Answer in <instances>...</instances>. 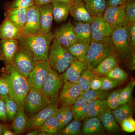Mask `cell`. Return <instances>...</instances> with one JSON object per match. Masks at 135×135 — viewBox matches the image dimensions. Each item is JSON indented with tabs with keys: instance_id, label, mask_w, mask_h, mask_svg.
I'll return each instance as SVG.
<instances>
[{
	"instance_id": "obj_1",
	"label": "cell",
	"mask_w": 135,
	"mask_h": 135,
	"mask_svg": "<svg viewBox=\"0 0 135 135\" xmlns=\"http://www.w3.org/2000/svg\"><path fill=\"white\" fill-rule=\"evenodd\" d=\"M1 72L8 84V97L16 103L18 110L24 109L26 98L30 89L27 79L19 72L12 64L5 65Z\"/></svg>"
},
{
	"instance_id": "obj_2",
	"label": "cell",
	"mask_w": 135,
	"mask_h": 135,
	"mask_svg": "<svg viewBox=\"0 0 135 135\" xmlns=\"http://www.w3.org/2000/svg\"><path fill=\"white\" fill-rule=\"evenodd\" d=\"M54 38V34L50 31L47 33L37 34L31 36H22L18 43L25 46L38 61H48L51 44Z\"/></svg>"
},
{
	"instance_id": "obj_3",
	"label": "cell",
	"mask_w": 135,
	"mask_h": 135,
	"mask_svg": "<svg viewBox=\"0 0 135 135\" xmlns=\"http://www.w3.org/2000/svg\"><path fill=\"white\" fill-rule=\"evenodd\" d=\"M76 59L67 49L53 39L48 55V62L51 67L59 73H64Z\"/></svg>"
},
{
	"instance_id": "obj_4",
	"label": "cell",
	"mask_w": 135,
	"mask_h": 135,
	"mask_svg": "<svg viewBox=\"0 0 135 135\" xmlns=\"http://www.w3.org/2000/svg\"><path fill=\"white\" fill-rule=\"evenodd\" d=\"M114 52L111 37L103 41H91L85 59L88 68L93 70L102 60Z\"/></svg>"
},
{
	"instance_id": "obj_5",
	"label": "cell",
	"mask_w": 135,
	"mask_h": 135,
	"mask_svg": "<svg viewBox=\"0 0 135 135\" xmlns=\"http://www.w3.org/2000/svg\"><path fill=\"white\" fill-rule=\"evenodd\" d=\"M37 61L25 46L18 43V47L12 64L20 73L27 79L33 70Z\"/></svg>"
},
{
	"instance_id": "obj_6",
	"label": "cell",
	"mask_w": 135,
	"mask_h": 135,
	"mask_svg": "<svg viewBox=\"0 0 135 135\" xmlns=\"http://www.w3.org/2000/svg\"><path fill=\"white\" fill-rule=\"evenodd\" d=\"M115 55L118 60L127 58L135 51V48L131 46L128 41L126 26L115 29L111 36Z\"/></svg>"
},
{
	"instance_id": "obj_7",
	"label": "cell",
	"mask_w": 135,
	"mask_h": 135,
	"mask_svg": "<svg viewBox=\"0 0 135 135\" xmlns=\"http://www.w3.org/2000/svg\"><path fill=\"white\" fill-rule=\"evenodd\" d=\"M64 81L61 75L51 68L42 89V91L52 103L57 102Z\"/></svg>"
},
{
	"instance_id": "obj_8",
	"label": "cell",
	"mask_w": 135,
	"mask_h": 135,
	"mask_svg": "<svg viewBox=\"0 0 135 135\" xmlns=\"http://www.w3.org/2000/svg\"><path fill=\"white\" fill-rule=\"evenodd\" d=\"M51 103L42 91L30 88L26 98L24 110L31 116Z\"/></svg>"
},
{
	"instance_id": "obj_9",
	"label": "cell",
	"mask_w": 135,
	"mask_h": 135,
	"mask_svg": "<svg viewBox=\"0 0 135 135\" xmlns=\"http://www.w3.org/2000/svg\"><path fill=\"white\" fill-rule=\"evenodd\" d=\"M51 68L48 61H38L27 78L30 88L42 91L43 84Z\"/></svg>"
},
{
	"instance_id": "obj_10",
	"label": "cell",
	"mask_w": 135,
	"mask_h": 135,
	"mask_svg": "<svg viewBox=\"0 0 135 135\" xmlns=\"http://www.w3.org/2000/svg\"><path fill=\"white\" fill-rule=\"evenodd\" d=\"M102 16L114 29L126 26L130 22L125 11V4L107 6Z\"/></svg>"
},
{
	"instance_id": "obj_11",
	"label": "cell",
	"mask_w": 135,
	"mask_h": 135,
	"mask_svg": "<svg viewBox=\"0 0 135 135\" xmlns=\"http://www.w3.org/2000/svg\"><path fill=\"white\" fill-rule=\"evenodd\" d=\"M92 41H100L111 37L115 29L107 22L103 16H93L90 24Z\"/></svg>"
},
{
	"instance_id": "obj_12",
	"label": "cell",
	"mask_w": 135,
	"mask_h": 135,
	"mask_svg": "<svg viewBox=\"0 0 135 135\" xmlns=\"http://www.w3.org/2000/svg\"><path fill=\"white\" fill-rule=\"evenodd\" d=\"M58 109L57 101L37 112L27 120L25 131H28L39 128L46 120L56 114Z\"/></svg>"
},
{
	"instance_id": "obj_13",
	"label": "cell",
	"mask_w": 135,
	"mask_h": 135,
	"mask_svg": "<svg viewBox=\"0 0 135 135\" xmlns=\"http://www.w3.org/2000/svg\"><path fill=\"white\" fill-rule=\"evenodd\" d=\"M83 92L77 83H64L59 96L57 103L61 107L72 106L75 103Z\"/></svg>"
},
{
	"instance_id": "obj_14",
	"label": "cell",
	"mask_w": 135,
	"mask_h": 135,
	"mask_svg": "<svg viewBox=\"0 0 135 135\" xmlns=\"http://www.w3.org/2000/svg\"><path fill=\"white\" fill-rule=\"evenodd\" d=\"M39 30L40 12L39 7L34 4L27 11L25 23L23 29L22 36L37 34L39 33Z\"/></svg>"
},
{
	"instance_id": "obj_15",
	"label": "cell",
	"mask_w": 135,
	"mask_h": 135,
	"mask_svg": "<svg viewBox=\"0 0 135 135\" xmlns=\"http://www.w3.org/2000/svg\"><path fill=\"white\" fill-rule=\"evenodd\" d=\"M53 34L54 38L66 48H68L77 42L72 24L70 20L56 29Z\"/></svg>"
},
{
	"instance_id": "obj_16",
	"label": "cell",
	"mask_w": 135,
	"mask_h": 135,
	"mask_svg": "<svg viewBox=\"0 0 135 135\" xmlns=\"http://www.w3.org/2000/svg\"><path fill=\"white\" fill-rule=\"evenodd\" d=\"M88 68L85 60H75L61 75L64 83H77L83 72Z\"/></svg>"
},
{
	"instance_id": "obj_17",
	"label": "cell",
	"mask_w": 135,
	"mask_h": 135,
	"mask_svg": "<svg viewBox=\"0 0 135 135\" xmlns=\"http://www.w3.org/2000/svg\"><path fill=\"white\" fill-rule=\"evenodd\" d=\"M18 47V40L1 39L0 40V60L5 65L13 63Z\"/></svg>"
},
{
	"instance_id": "obj_18",
	"label": "cell",
	"mask_w": 135,
	"mask_h": 135,
	"mask_svg": "<svg viewBox=\"0 0 135 135\" xmlns=\"http://www.w3.org/2000/svg\"><path fill=\"white\" fill-rule=\"evenodd\" d=\"M69 10L70 15L75 21L92 23L93 16L87 9L83 0H70Z\"/></svg>"
},
{
	"instance_id": "obj_19",
	"label": "cell",
	"mask_w": 135,
	"mask_h": 135,
	"mask_svg": "<svg viewBox=\"0 0 135 135\" xmlns=\"http://www.w3.org/2000/svg\"><path fill=\"white\" fill-rule=\"evenodd\" d=\"M40 12L39 34H45L51 31L53 19L52 3L39 7Z\"/></svg>"
},
{
	"instance_id": "obj_20",
	"label": "cell",
	"mask_w": 135,
	"mask_h": 135,
	"mask_svg": "<svg viewBox=\"0 0 135 135\" xmlns=\"http://www.w3.org/2000/svg\"><path fill=\"white\" fill-rule=\"evenodd\" d=\"M30 7L5 8V18L9 20L17 27L23 29L26 20L27 13Z\"/></svg>"
},
{
	"instance_id": "obj_21",
	"label": "cell",
	"mask_w": 135,
	"mask_h": 135,
	"mask_svg": "<svg viewBox=\"0 0 135 135\" xmlns=\"http://www.w3.org/2000/svg\"><path fill=\"white\" fill-rule=\"evenodd\" d=\"M72 24L77 42L90 44L92 41L90 24L76 21Z\"/></svg>"
},
{
	"instance_id": "obj_22",
	"label": "cell",
	"mask_w": 135,
	"mask_h": 135,
	"mask_svg": "<svg viewBox=\"0 0 135 135\" xmlns=\"http://www.w3.org/2000/svg\"><path fill=\"white\" fill-rule=\"evenodd\" d=\"M23 29L5 18L0 24V39L19 40L22 36Z\"/></svg>"
},
{
	"instance_id": "obj_23",
	"label": "cell",
	"mask_w": 135,
	"mask_h": 135,
	"mask_svg": "<svg viewBox=\"0 0 135 135\" xmlns=\"http://www.w3.org/2000/svg\"><path fill=\"white\" fill-rule=\"evenodd\" d=\"M118 59L115 53L104 59L92 70L95 74L105 76L109 71L118 65Z\"/></svg>"
},
{
	"instance_id": "obj_24",
	"label": "cell",
	"mask_w": 135,
	"mask_h": 135,
	"mask_svg": "<svg viewBox=\"0 0 135 135\" xmlns=\"http://www.w3.org/2000/svg\"><path fill=\"white\" fill-rule=\"evenodd\" d=\"M52 5L54 20L58 23L66 20L70 15V3L54 0Z\"/></svg>"
},
{
	"instance_id": "obj_25",
	"label": "cell",
	"mask_w": 135,
	"mask_h": 135,
	"mask_svg": "<svg viewBox=\"0 0 135 135\" xmlns=\"http://www.w3.org/2000/svg\"><path fill=\"white\" fill-rule=\"evenodd\" d=\"M82 128L84 135H92L103 133V126L99 117H88L84 120Z\"/></svg>"
},
{
	"instance_id": "obj_26",
	"label": "cell",
	"mask_w": 135,
	"mask_h": 135,
	"mask_svg": "<svg viewBox=\"0 0 135 135\" xmlns=\"http://www.w3.org/2000/svg\"><path fill=\"white\" fill-rule=\"evenodd\" d=\"M99 118L102 125L109 133H118L120 130L119 127L112 113V110L109 107Z\"/></svg>"
},
{
	"instance_id": "obj_27",
	"label": "cell",
	"mask_w": 135,
	"mask_h": 135,
	"mask_svg": "<svg viewBox=\"0 0 135 135\" xmlns=\"http://www.w3.org/2000/svg\"><path fill=\"white\" fill-rule=\"evenodd\" d=\"M88 12L93 16H103L107 7L106 0H83Z\"/></svg>"
},
{
	"instance_id": "obj_28",
	"label": "cell",
	"mask_w": 135,
	"mask_h": 135,
	"mask_svg": "<svg viewBox=\"0 0 135 135\" xmlns=\"http://www.w3.org/2000/svg\"><path fill=\"white\" fill-rule=\"evenodd\" d=\"M88 102L80 96L75 103L72 105V111L74 119L81 121L88 115Z\"/></svg>"
},
{
	"instance_id": "obj_29",
	"label": "cell",
	"mask_w": 135,
	"mask_h": 135,
	"mask_svg": "<svg viewBox=\"0 0 135 135\" xmlns=\"http://www.w3.org/2000/svg\"><path fill=\"white\" fill-rule=\"evenodd\" d=\"M88 117H99L108 108L106 99H99L88 102Z\"/></svg>"
},
{
	"instance_id": "obj_30",
	"label": "cell",
	"mask_w": 135,
	"mask_h": 135,
	"mask_svg": "<svg viewBox=\"0 0 135 135\" xmlns=\"http://www.w3.org/2000/svg\"><path fill=\"white\" fill-rule=\"evenodd\" d=\"M27 120L24 109L18 110L13 120L12 128L13 132L16 134L23 133L25 131Z\"/></svg>"
},
{
	"instance_id": "obj_31",
	"label": "cell",
	"mask_w": 135,
	"mask_h": 135,
	"mask_svg": "<svg viewBox=\"0 0 135 135\" xmlns=\"http://www.w3.org/2000/svg\"><path fill=\"white\" fill-rule=\"evenodd\" d=\"M38 129L40 132H44L48 135H56L60 131V124L55 114L46 120Z\"/></svg>"
},
{
	"instance_id": "obj_32",
	"label": "cell",
	"mask_w": 135,
	"mask_h": 135,
	"mask_svg": "<svg viewBox=\"0 0 135 135\" xmlns=\"http://www.w3.org/2000/svg\"><path fill=\"white\" fill-rule=\"evenodd\" d=\"M89 45L77 42L72 44L67 49L76 60H85Z\"/></svg>"
},
{
	"instance_id": "obj_33",
	"label": "cell",
	"mask_w": 135,
	"mask_h": 135,
	"mask_svg": "<svg viewBox=\"0 0 135 135\" xmlns=\"http://www.w3.org/2000/svg\"><path fill=\"white\" fill-rule=\"evenodd\" d=\"M112 111L116 121L120 125L123 120L132 116L133 112L132 107L128 103L119 105L117 109Z\"/></svg>"
},
{
	"instance_id": "obj_34",
	"label": "cell",
	"mask_w": 135,
	"mask_h": 135,
	"mask_svg": "<svg viewBox=\"0 0 135 135\" xmlns=\"http://www.w3.org/2000/svg\"><path fill=\"white\" fill-rule=\"evenodd\" d=\"M110 93L108 90L101 89L96 90L90 89L86 91H83L80 97L88 102L99 99H106Z\"/></svg>"
},
{
	"instance_id": "obj_35",
	"label": "cell",
	"mask_w": 135,
	"mask_h": 135,
	"mask_svg": "<svg viewBox=\"0 0 135 135\" xmlns=\"http://www.w3.org/2000/svg\"><path fill=\"white\" fill-rule=\"evenodd\" d=\"M81 121L74 120L70 123L59 131V134L63 135H79L82 134Z\"/></svg>"
},
{
	"instance_id": "obj_36",
	"label": "cell",
	"mask_w": 135,
	"mask_h": 135,
	"mask_svg": "<svg viewBox=\"0 0 135 135\" xmlns=\"http://www.w3.org/2000/svg\"><path fill=\"white\" fill-rule=\"evenodd\" d=\"M94 75L95 74L93 71L88 68L83 72L77 82L83 91H86L90 89V83Z\"/></svg>"
},
{
	"instance_id": "obj_37",
	"label": "cell",
	"mask_w": 135,
	"mask_h": 135,
	"mask_svg": "<svg viewBox=\"0 0 135 135\" xmlns=\"http://www.w3.org/2000/svg\"><path fill=\"white\" fill-rule=\"evenodd\" d=\"M135 85V81H131L128 83L125 88L122 89L119 96V105L127 103L130 101Z\"/></svg>"
},
{
	"instance_id": "obj_38",
	"label": "cell",
	"mask_w": 135,
	"mask_h": 135,
	"mask_svg": "<svg viewBox=\"0 0 135 135\" xmlns=\"http://www.w3.org/2000/svg\"><path fill=\"white\" fill-rule=\"evenodd\" d=\"M3 99L6 104L8 120L12 121L18 111L17 105L8 96L5 97Z\"/></svg>"
},
{
	"instance_id": "obj_39",
	"label": "cell",
	"mask_w": 135,
	"mask_h": 135,
	"mask_svg": "<svg viewBox=\"0 0 135 135\" xmlns=\"http://www.w3.org/2000/svg\"><path fill=\"white\" fill-rule=\"evenodd\" d=\"M122 89H116L110 92L106 99L108 107L112 110H115L119 106V98Z\"/></svg>"
},
{
	"instance_id": "obj_40",
	"label": "cell",
	"mask_w": 135,
	"mask_h": 135,
	"mask_svg": "<svg viewBox=\"0 0 135 135\" xmlns=\"http://www.w3.org/2000/svg\"><path fill=\"white\" fill-rule=\"evenodd\" d=\"M105 76L122 82L126 81L128 77V74L118 66L111 70Z\"/></svg>"
},
{
	"instance_id": "obj_41",
	"label": "cell",
	"mask_w": 135,
	"mask_h": 135,
	"mask_svg": "<svg viewBox=\"0 0 135 135\" xmlns=\"http://www.w3.org/2000/svg\"><path fill=\"white\" fill-rule=\"evenodd\" d=\"M102 85L100 89L103 90H109L117 87L121 84L122 81L106 77H101Z\"/></svg>"
},
{
	"instance_id": "obj_42",
	"label": "cell",
	"mask_w": 135,
	"mask_h": 135,
	"mask_svg": "<svg viewBox=\"0 0 135 135\" xmlns=\"http://www.w3.org/2000/svg\"><path fill=\"white\" fill-rule=\"evenodd\" d=\"M34 4V0H13L8 3L5 8L30 7Z\"/></svg>"
},
{
	"instance_id": "obj_43",
	"label": "cell",
	"mask_w": 135,
	"mask_h": 135,
	"mask_svg": "<svg viewBox=\"0 0 135 135\" xmlns=\"http://www.w3.org/2000/svg\"><path fill=\"white\" fill-rule=\"evenodd\" d=\"M125 9L126 15L130 22L135 21V1L130 0L125 4Z\"/></svg>"
},
{
	"instance_id": "obj_44",
	"label": "cell",
	"mask_w": 135,
	"mask_h": 135,
	"mask_svg": "<svg viewBox=\"0 0 135 135\" xmlns=\"http://www.w3.org/2000/svg\"><path fill=\"white\" fill-rule=\"evenodd\" d=\"M128 41L129 45L135 47V21L130 22L126 26Z\"/></svg>"
},
{
	"instance_id": "obj_45",
	"label": "cell",
	"mask_w": 135,
	"mask_h": 135,
	"mask_svg": "<svg viewBox=\"0 0 135 135\" xmlns=\"http://www.w3.org/2000/svg\"><path fill=\"white\" fill-rule=\"evenodd\" d=\"M120 125L122 130L127 133H133L135 131V121L131 116L123 120Z\"/></svg>"
},
{
	"instance_id": "obj_46",
	"label": "cell",
	"mask_w": 135,
	"mask_h": 135,
	"mask_svg": "<svg viewBox=\"0 0 135 135\" xmlns=\"http://www.w3.org/2000/svg\"><path fill=\"white\" fill-rule=\"evenodd\" d=\"M9 88L7 80L5 75L2 74L0 75V98L3 99L8 96Z\"/></svg>"
},
{
	"instance_id": "obj_47",
	"label": "cell",
	"mask_w": 135,
	"mask_h": 135,
	"mask_svg": "<svg viewBox=\"0 0 135 135\" xmlns=\"http://www.w3.org/2000/svg\"><path fill=\"white\" fill-rule=\"evenodd\" d=\"M73 118L72 106L64 107V112L63 115V119L60 127V130L67 126Z\"/></svg>"
},
{
	"instance_id": "obj_48",
	"label": "cell",
	"mask_w": 135,
	"mask_h": 135,
	"mask_svg": "<svg viewBox=\"0 0 135 135\" xmlns=\"http://www.w3.org/2000/svg\"><path fill=\"white\" fill-rule=\"evenodd\" d=\"M102 85V80L101 76L95 74L90 83V89L94 90H98L101 89Z\"/></svg>"
},
{
	"instance_id": "obj_49",
	"label": "cell",
	"mask_w": 135,
	"mask_h": 135,
	"mask_svg": "<svg viewBox=\"0 0 135 135\" xmlns=\"http://www.w3.org/2000/svg\"><path fill=\"white\" fill-rule=\"evenodd\" d=\"M0 120L6 122L8 120L6 104L2 98H0Z\"/></svg>"
},
{
	"instance_id": "obj_50",
	"label": "cell",
	"mask_w": 135,
	"mask_h": 135,
	"mask_svg": "<svg viewBox=\"0 0 135 135\" xmlns=\"http://www.w3.org/2000/svg\"><path fill=\"white\" fill-rule=\"evenodd\" d=\"M128 62V66L129 70L134 71L135 69V51L129 54L127 57Z\"/></svg>"
},
{
	"instance_id": "obj_51",
	"label": "cell",
	"mask_w": 135,
	"mask_h": 135,
	"mask_svg": "<svg viewBox=\"0 0 135 135\" xmlns=\"http://www.w3.org/2000/svg\"><path fill=\"white\" fill-rule=\"evenodd\" d=\"M108 6H119L130 0H106Z\"/></svg>"
},
{
	"instance_id": "obj_52",
	"label": "cell",
	"mask_w": 135,
	"mask_h": 135,
	"mask_svg": "<svg viewBox=\"0 0 135 135\" xmlns=\"http://www.w3.org/2000/svg\"><path fill=\"white\" fill-rule=\"evenodd\" d=\"M54 0H34V4L38 7L45 5L49 3H51Z\"/></svg>"
},
{
	"instance_id": "obj_53",
	"label": "cell",
	"mask_w": 135,
	"mask_h": 135,
	"mask_svg": "<svg viewBox=\"0 0 135 135\" xmlns=\"http://www.w3.org/2000/svg\"><path fill=\"white\" fill-rule=\"evenodd\" d=\"M2 135H16L14 132H12L11 131L7 128V127H5L4 130L3 131Z\"/></svg>"
},
{
	"instance_id": "obj_54",
	"label": "cell",
	"mask_w": 135,
	"mask_h": 135,
	"mask_svg": "<svg viewBox=\"0 0 135 135\" xmlns=\"http://www.w3.org/2000/svg\"><path fill=\"white\" fill-rule=\"evenodd\" d=\"M32 131L27 133V135H38L39 133H40L38 129H33L32 130Z\"/></svg>"
},
{
	"instance_id": "obj_55",
	"label": "cell",
	"mask_w": 135,
	"mask_h": 135,
	"mask_svg": "<svg viewBox=\"0 0 135 135\" xmlns=\"http://www.w3.org/2000/svg\"><path fill=\"white\" fill-rule=\"evenodd\" d=\"M5 127L6 126L0 123V135H2Z\"/></svg>"
},
{
	"instance_id": "obj_56",
	"label": "cell",
	"mask_w": 135,
	"mask_h": 135,
	"mask_svg": "<svg viewBox=\"0 0 135 135\" xmlns=\"http://www.w3.org/2000/svg\"><path fill=\"white\" fill-rule=\"evenodd\" d=\"M56 1H59L60 2H63L68 3H70V0H56Z\"/></svg>"
}]
</instances>
